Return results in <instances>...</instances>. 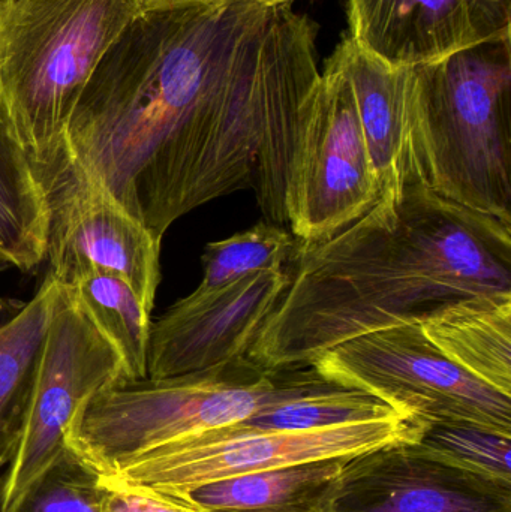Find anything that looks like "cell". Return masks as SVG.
Listing matches in <instances>:
<instances>
[{"label":"cell","instance_id":"obj_1","mask_svg":"<svg viewBox=\"0 0 511 512\" xmlns=\"http://www.w3.org/2000/svg\"><path fill=\"white\" fill-rule=\"evenodd\" d=\"M318 24L293 6L198 0L125 27L84 87L45 191L105 192L162 240L192 210L251 189L288 225L300 123L321 78Z\"/></svg>","mask_w":511,"mask_h":512},{"label":"cell","instance_id":"obj_2","mask_svg":"<svg viewBox=\"0 0 511 512\" xmlns=\"http://www.w3.org/2000/svg\"><path fill=\"white\" fill-rule=\"evenodd\" d=\"M290 285L248 357L305 366L339 343L420 324L470 298H511V224L435 194L416 176L323 242H296Z\"/></svg>","mask_w":511,"mask_h":512},{"label":"cell","instance_id":"obj_3","mask_svg":"<svg viewBox=\"0 0 511 512\" xmlns=\"http://www.w3.org/2000/svg\"><path fill=\"white\" fill-rule=\"evenodd\" d=\"M407 123L417 179L511 224V36L408 69Z\"/></svg>","mask_w":511,"mask_h":512},{"label":"cell","instance_id":"obj_4","mask_svg":"<svg viewBox=\"0 0 511 512\" xmlns=\"http://www.w3.org/2000/svg\"><path fill=\"white\" fill-rule=\"evenodd\" d=\"M329 384L311 364L266 369L248 355L212 369L105 388L78 412L66 445L110 477L155 448L231 426Z\"/></svg>","mask_w":511,"mask_h":512},{"label":"cell","instance_id":"obj_5","mask_svg":"<svg viewBox=\"0 0 511 512\" xmlns=\"http://www.w3.org/2000/svg\"><path fill=\"white\" fill-rule=\"evenodd\" d=\"M147 0H0V110L38 174L96 66Z\"/></svg>","mask_w":511,"mask_h":512},{"label":"cell","instance_id":"obj_6","mask_svg":"<svg viewBox=\"0 0 511 512\" xmlns=\"http://www.w3.org/2000/svg\"><path fill=\"white\" fill-rule=\"evenodd\" d=\"M332 384L377 397L417 423H468L511 436V396L438 351L420 324L372 331L312 358Z\"/></svg>","mask_w":511,"mask_h":512},{"label":"cell","instance_id":"obj_7","mask_svg":"<svg viewBox=\"0 0 511 512\" xmlns=\"http://www.w3.org/2000/svg\"><path fill=\"white\" fill-rule=\"evenodd\" d=\"M380 195L353 89L333 51L300 123L285 194L288 227L297 243L323 242Z\"/></svg>","mask_w":511,"mask_h":512},{"label":"cell","instance_id":"obj_8","mask_svg":"<svg viewBox=\"0 0 511 512\" xmlns=\"http://www.w3.org/2000/svg\"><path fill=\"white\" fill-rule=\"evenodd\" d=\"M420 424L404 417L345 424L311 432L252 430L231 424L155 448L126 463L111 478L158 492H185L212 481L416 441Z\"/></svg>","mask_w":511,"mask_h":512},{"label":"cell","instance_id":"obj_9","mask_svg":"<svg viewBox=\"0 0 511 512\" xmlns=\"http://www.w3.org/2000/svg\"><path fill=\"white\" fill-rule=\"evenodd\" d=\"M126 382L122 358L69 286L60 285L36 364L23 432L0 490L9 512L66 447L78 412L105 388Z\"/></svg>","mask_w":511,"mask_h":512},{"label":"cell","instance_id":"obj_10","mask_svg":"<svg viewBox=\"0 0 511 512\" xmlns=\"http://www.w3.org/2000/svg\"><path fill=\"white\" fill-rule=\"evenodd\" d=\"M288 285L284 268L210 291L195 289L152 322L147 378L201 372L245 357Z\"/></svg>","mask_w":511,"mask_h":512},{"label":"cell","instance_id":"obj_11","mask_svg":"<svg viewBox=\"0 0 511 512\" xmlns=\"http://www.w3.org/2000/svg\"><path fill=\"white\" fill-rule=\"evenodd\" d=\"M330 512H511V483L396 442L345 460Z\"/></svg>","mask_w":511,"mask_h":512},{"label":"cell","instance_id":"obj_12","mask_svg":"<svg viewBox=\"0 0 511 512\" xmlns=\"http://www.w3.org/2000/svg\"><path fill=\"white\" fill-rule=\"evenodd\" d=\"M47 195L48 274L65 286L90 274L120 277L153 310L162 240L99 189L69 185Z\"/></svg>","mask_w":511,"mask_h":512},{"label":"cell","instance_id":"obj_13","mask_svg":"<svg viewBox=\"0 0 511 512\" xmlns=\"http://www.w3.org/2000/svg\"><path fill=\"white\" fill-rule=\"evenodd\" d=\"M350 38L392 69H411L511 36V0H347Z\"/></svg>","mask_w":511,"mask_h":512},{"label":"cell","instance_id":"obj_14","mask_svg":"<svg viewBox=\"0 0 511 512\" xmlns=\"http://www.w3.org/2000/svg\"><path fill=\"white\" fill-rule=\"evenodd\" d=\"M335 53L353 89L381 195L395 191L416 176L408 141V69L383 65L350 36L342 39Z\"/></svg>","mask_w":511,"mask_h":512},{"label":"cell","instance_id":"obj_15","mask_svg":"<svg viewBox=\"0 0 511 512\" xmlns=\"http://www.w3.org/2000/svg\"><path fill=\"white\" fill-rule=\"evenodd\" d=\"M47 274L29 301L0 297V471L11 463L23 432L36 364L59 295Z\"/></svg>","mask_w":511,"mask_h":512},{"label":"cell","instance_id":"obj_16","mask_svg":"<svg viewBox=\"0 0 511 512\" xmlns=\"http://www.w3.org/2000/svg\"><path fill=\"white\" fill-rule=\"evenodd\" d=\"M345 460L237 475L171 496L206 512H330Z\"/></svg>","mask_w":511,"mask_h":512},{"label":"cell","instance_id":"obj_17","mask_svg":"<svg viewBox=\"0 0 511 512\" xmlns=\"http://www.w3.org/2000/svg\"><path fill=\"white\" fill-rule=\"evenodd\" d=\"M450 361L511 396V298H470L420 322Z\"/></svg>","mask_w":511,"mask_h":512},{"label":"cell","instance_id":"obj_18","mask_svg":"<svg viewBox=\"0 0 511 512\" xmlns=\"http://www.w3.org/2000/svg\"><path fill=\"white\" fill-rule=\"evenodd\" d=\"M50 225L47 191L0 110V264L38 267L47 256Z\"/></svg>","mask_w":511,"mask_h":512},{"label":"cell","instance_id":"obj_19","mask_svg":"<svg viewBox=\"0 0 511 512\" xmlns=\"http://www.w3.org/2000/svg\"><path fill=\"white\" fill-rule=\"evenodd\" d=\"M69 288L119 352L126 382L146 379L152 310L134 288L110 274H90Z\"/></svg>","mask_w":511,"mask_h":512},{"label":"cell","instance_id":"obj_20","mask_svg":"<svg viewBox=\"0 0 511 512\" xmlns=\"http://www.w3.org/2000/svg\"><path fill=\"white\" fill-rule=\"evenodd\" d=\"M392 417L401 415L377 397L329 382L311 393L264 406L236 426L252 430L311 432Z\"/></svg>","mask_w":511,"mask_h":512},{"label":"cell","instance_id":"obj_21","mask_svg":"<svg viewBox=\"0 0 511 512\" xmlns=\"http://www.w3.org/2000/svg\"><path fill=\"white\" fill-rule=\"evenodd\" d=\"M296 249V239L281 225L261 221L249 230L204 249V276L198 291L230 285L261 271L284 270Z\"/></svg>","mask_w":511,"mask_h":512},{"label":"cell","instance_id":"obj_22","mask_svg":"<svg viewBox=\"0 0 511 512\" xmlns=\"http://www.w3.org/2000/svg\"><path fill=\"white\" fill-rule=\"evenodd\" d=\"M416 445L468 471L511 483V436L468 423H419Z\"/></svg>","mask_w":511,"mask_h":512},{"label":"cell","instance_id":"obj_23","mask_svg":"<svg viewBox=\"0 0 511 512\" xmlns=\"http://www.w3.org/2000/svg\"><path fill=\"white\" fill-rule=\"evenodd\" d=\"M9 512H102L101 475L66 445Z\"/></svg>","mask_w":511,"mask_h":512},{"label":"cell","instance_id":"obj_24","mask_svg":"<svg viewBox=\"0 0 511 512\" xmlns=\"http://www.w3.org/2000/svg\"><path fill=\"white\" fill-rule=\"evenodd\" d=\"M101 489L102 512H206L176 496L102 475Z\"/></svg>","mask_w":511,"mask_h":512},{"label":"cell","instance_id":"obj_25","mask_svg":"<svg viewBox=\"0 0 511 512\" xmlns=\"http://www.w3.org/2000/svg\"><path fill=\"white\" fill-rule=\"evenodd\" d=\"M252 2L264 8H275V6L291 5L293 0H252Z\"/></svg>","mask_w":511,"mask_h":512},{"label":"cell","instance_id":"obj_26","mask_svg":"<svg viewBox=\"0 0 511 512\" xmlns=\"http://www.w3.org/2000/svg\"><path fill=\"white\" fill-rule=\"evenodd\" d=\"M198 2V0H147L150 8L155 6L177 5V3Z\"/></svg>","mask_w":511,"mask_h":512}]
</instances>
